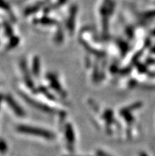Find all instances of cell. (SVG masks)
Listing matches in <instances>:
<instances>
[{
    "label": "cell",
    "instance_id": "3",
    "mask_svg": "<svg viewBox=\"0 0 155 156\" xmlns=\"http://www.w3.org/2000/svg\"><path fill=\"white\" fill-rule=\"evenodd\" d=\"M0 151L1 152H5V151H6V144L2 140H0Z\"/></svg>",
    "mask_w": 155,
    "mask_h": 156
},
{
    "label": "cell",
    "instance_id": "4",
    "mask_svg": "<svg viewBox=\"0 0 155 156\" xmlns=\"http://www.w3.org/2000/svg\"><path fill=\"white\" fill-rule=\"evenodd\" d=\"M0 101H1V99H0Z\"/></svg>",
    "mask_w": 155,
    "mask_h": 156
},
{
    "label": "cell",
    "instance_id": "2",
    "mask_svg": "<svg viewBox=\"0 0 155 156\" xmlns=\"http://www.w3.org/2000/svg\"><path fill=\"white\" fill-rule=\"evenodd\" d=\"M7 101H8V103H9V105L11 106V108L13 107V109H14V112H15L17 114L21 115V113H22V110H21V109H20L18 107H17V105H16V103L14 101V100L11 98H8Z\"/></svg>",
    "mask_w": 155,
    "mask_h": 156
},
{
    "label": "cell",
    "instance_id": "1",
    "mask_svg": "<svg viewBox=\"0 0 155 156\" xmlns=\"http://www.w3.org/2000/svg\"><path fill=\"white\" fill-rule=\"evenodd\" d=\"M18 130L22 133H26V134L34 135V136L44 137V138L48 139V140H52L54 138V135L51 134L49 132L41 129H36V128H33V127L20 126L18 128Z\"/></svg>",
    "mask_w": 155,
    "mask_h": 156
}]
</instances>
